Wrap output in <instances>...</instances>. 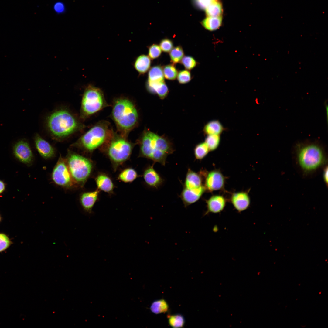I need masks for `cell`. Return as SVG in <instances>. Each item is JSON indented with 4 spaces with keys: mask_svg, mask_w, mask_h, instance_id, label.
Here are the masks:
<instances>
[{
    "mask_svg": "<svg viewBox=\"0 0 328 328\" xmlns=\"http://www.w3.org/2000/svg\"><path fill=\"white\" fill-rule=\"evenodd\" d=\"M295 151L296 164L305 176L313 174L326 166L327 158L325 151L318 143H299Z\"/></svg>",
    "mask_w": 328,
    "mask_h": 328,
    "instance_id": "cell-1",
    "label": "cell"
},
{
    "mask_svg": "<svg viewBox=\"0 0 328 328\" xmlns=\"http://www.w3.org/2000/svg\"><path fill=\"white\" fill-rule=\"evenodd\" d=\"M140 149L142 156L163 166L165 165L168 156L175 151L167 138L149 130H146L142 135Z\"/></svg>",
    "mask_w": 328,
    "mask_h": 328,
    "instance_id": "cell-2",
    "label": "cell"
},
{
    "mask_svg": "<svg viewBox=\"0 0 328 328\" xmlns=\"http://www.w3.org/2000/svg\"><path fill=\"white\" fill-rule=\"evenodd\" d=\"M47 124L51 135L57 139L67 137L82 126L70 112L64 109L52 113L47 118Z\"/></svg>",
    "mask_w": 328,
    "mask_h": 328,
    "instance_id": "cell-3",
    "label": "cell"
},
{
    "mask_svg": "<svg viewBox=\"0 0 328 328\" xmlns=\"http://www.w3.org/2000/svg\"><path fill=\"white\" fill-rule=\"evenodd\" d=\"M112 114L118 128L125 134L133 129L138 121V114L135 107L126 98H119L115 101Z\"/></svg>",
    "mask_w": 328,
    "mask_h": 328,
    "instance_id": "cell-4",
    "label": "cell"
},
{
    "mask_svg": "<svg viewBox=\"0 0 328 328\" xmlns=\"http://www.w3.org/2000/svg\"><path fill=\"white\" fill-rule=\"evenodd\" d=\"M66 161L74 183L82 185L91 173L92 168L91 162L87 158L70 151Z\"/></svg>",
    "mask_w": 328,
    "mask_h": 328,
    "instance_id": "cell-5",
    "label": "cell"
},
{
    "mask_svg": "<svg viewBox=\"0 0 328 328\" xmlns=\"http://www.w3.org/2000/svg\"><path fill=\"white\" fill-rule=\"evenodd\" d=\"M108 125L104 123L96 124L83 135L73 144L89 151H92L102 145L110 136Z\"/></svg>",
    "mask_w": 328,
    "mask_h": 328,
    "instance_id": "cell-6",
    "label": "cell"
},
{
    "mask_svg": "<svg viewBox=\"0 0 328 328\" xmlns=\"http://www.w3.org/2000/svg\"><path fill=\"white\" fill-rule=\"evenodd\" d=\"M106 105L103 93L99 88L91 85L85 88L82 99L80 116L84 118L102 109Z\"/></svg>",
    "mask_w": 328,
    "mask_h": 328,
    "instance_id": "cell-7",
    "label": "cell"
},
{
    "mask_svg": "<svg viewBox=\"0 0 328 328\" xmlns=\"http://www.w3.org/2000/svg\"><path fill=\"white\" fill-rule=\"evenodd\" d=\"M51 178L56 184L66 188L72 187L74 183L66 160L61 156L53 169Z\"/></svg>",
    "mask_w": 328,
    "mask_h": 328,
    "instance_id": "cell-8",
    "label": "cell"
},
{
    "mask_svg": "<svg viewBox=\"0 0 328 328\" xmlns=\"http://www.w3.org/2000/svg\"><path fill=\"white\" fill-rule=\"evenodd\" d=\"M132 149L131 144L121 138H116L111 143L108 150L110 157L118 162H123L130 155Z\"/></svg>",
    "mask_w": 328,
    "mask_h": 328,
    "instance_id": "cell-9",
    "label": "cell"
},
{
    "mask_svg": "<svg viewBox=\"0 0 328 328\" xmlns=\"http://www.w3.org/2000/svg\"><path fill=\"white\" fill-rule=\"evenodd\" d=\"M204 186L209 192L221 190L224 187L225 178L219 170H214L205 174Z\"/></svg>",
    "mask_w": 328,
    "mask_h": 328,
    "instance_id": "cell-10",
    "label": "cell"
},
{
    "mask_svg": "<svg viewBox=\"0 0 328 328\" xmlns=\"http://www.w3.org/2000/svg\"><path fill=\"white\" fill-rule=\"evenodd\" d=\"M13 153L20 162L29 165L32 162L33 156L29 143L26 141L21 140L17 142L13 149Z\"/></svg>",
    "mask_w": 328,
    "mask_h": 328,
    "instance_id": "cell-11",
    "label": "cell"
},
{
    "mask_svg": "<svg viewBox=\"0 0 328 328\" xmlns=\"http://www.w3.org/2000/svg\"><path fill=\"white\" fill-rule=\"evenodd\" d=\"M206 191L204 186L196 189H190L184 187L180 195L185 207L197 201Z\"/></svg>",
    "mask_w": 328,
    "mask_h": 328,
    "instance_id": "cell-12",
    "label": "cell"
},
{
    "mask_svg": "<svg viewBox=\"0 0 328 328\" xmlns=\"http://www.w3.org/2000/svg\"><path fill=\"white\" fill-rule=\"evenodd\" d=\"M34 143L37 151L43 158L48 159L55 155V151L53 147L39 135L37 134L35 136Z\"/></svg>",
    "mask_w": 328,
    "mask_h": 328,
    "instance_id": "cell-13",
    "label": "cell"
},
{
    "mask_svg": "<svg viewBox=\"0 0 328 328\" xmlns=\"http://www.w3.org/2000/svg\"><path fill=\"white\" fill-rule=\"evenodd\" d=\"M226 200L222 196L214 195L206 200L207 210L204 215L209 213H218L222 212L226 205Z\"/></svg>",
    "mask_w": 328,
    "mask_h": 328,
    "instance_id": "cell-14",
    "label": "cell"
},
{
    "mask_svg": "<svg viewBox=\"0 0 328 328\" xmlns=\"http://www.w3.org/2000/svg\"><path fill=\"white\" fill-rule=\"evenodd\" d=\"M231 203L239 212L247 209L250 204V199L246 192H239L233 193L231 198Z\"/></svg>",
    "mask_w": 328,
    "mask_h": 328,
    "instance_id": "cell-15",
    "label": "cell"
},
{
    "mask_svg": "<svg viewBox=\"0 0 328 328\" xmlns=\"http://www.w3.org/2000/svg\"><path fill=\"white\" fill-rule=\"evenodd\" d=\"M143 177L146 183L154 188L158 189L164 182L163 179L154 169L153 166L149 167L145 170Z\"/></svg>",
    "mask_w": 328,
    "mask_h": 328,
    "instance_id": "cell-16",
    "label": "cell"
},
{
    "mask_svg": "<svg viewBox=\"0 0 328 328\" xmlns=\"http://www.w3.org/2000/svg\"><path fill=\"white\" fill-rule=\"evenodd\" d=\"M201 175V172L196 173L189 168L186 175L183 187L188 189H196L203 186Z\"/></svg>",
    "mask_w": 328,
    "mask_h": 328,
    "instance_id": "cell-17",
    "label": "cell"
},
{
    "mask_svg": "<svg viewBox=\"0 0 328 328\" xmlns=\"http://www.w3.org/2000/svg\"><path fill=\"white\" fill-rule=\"evenodd\" d=\"M99 191L85 192L82 193L80 197V204L86 212L90 213L96 201Z\"/></svg>",
    "mask_w": 328,
    "mask_h": 328,
    "instance_id": "cell-18",
    "label": "cell"
},
{
    "mask_svg": "<svg viewBox=\"0 0 328 328\" xmlns=\"http://www.w3.org/2000/svg\"><path fill=\"white\" fill-rule=\"evenodd\" d=\"M146 87L148 91L153 94H157L161 99L164 98L169 92L168 87L164 81L156 82H148Z\"/></svg>",
    "mask_w": 328,
    "mask_h": 328,
    "instance_id": "cell-19",
    "label": "cell"
},
{
    "mask_svg": "<svg viewBox=\"0 0 328 328\" xmlns=\"http://www.w3.org/2000/svg\"><path fill=\"white\" fill-rule=\"evenodd\" d=\"M151 64V61L149 57L143 54L136 59L134 62V67L138 73L143 74L149 70Z\"/></svg>",
    "mask_w": 328,
    "mask_h": 328,
    "instance_id": "cell-20",
    "label": "cell"
},
{
    "mask_svg": "<svg viewBox=\"0 0 328 328\" xmlns=\"http://www.w3.org/2000/svg\"><path fill=\"white\" fill-rule=\"evenodd\" d=\"M224 129L220 121L218 120H214L209 121L205 125L203 131L207 135H220Z\"/></svg>",
    "mask_w": 328,
    "mask_h": 328,
    "instance_id": "cell-21",
    "label": "cell"
},
{
    "mask_svg": "<svg viewBox=\"0 0 328 328\" xmlns=\"http://www.w3.org/2000/svg\"><path fill=\"white\" fill-rule=\"evenodd\" d=\"M222 16L217 17L208 16L202 22L203 26L210 31H214L218 29L221 26Z\"/></svg>",
    "mask_w": 328,
    "mask_h": 328,
    "instance_id": "cell-22",
    "label": "cell"
},
{
    "mask_svg": "<svg viewBox=\"0 0 328 328\" xmlns=\"http://www.w3.org/2000/svg\"><path fill=\"white\" fill-rule=\"evenodd\" d=\"M164 81L162 68L159 65L155 66L149 70L148 75V82H156Z\"/></svg>",
    "mask_w": 328,
    "mask_h": 328,
    "instance_id": "cell-23",
    "label": "cell"
},
{
    "mask_svg": "<svg viewBox=\"0 0 328 328\" xmlns=\"http://www.w3.org/2000/svg\"><path fill=\"white\" fill-rule=\"evenodd\" d=\"M96 183L98 188L105 192L111 191L113 188V184L111 179L104 175L98 176L96 178Z\"/></svg>",
    "mask_w": 328,
    "mask_h": 328,
    "instance_id": "cell-24",
    "label": "cell"
},
{
    "mask_svg": "<svg viewBox=\"0 0 328 328\" xmlns=\"http://www.w3.org/2000/svg\"><path fill=\"white\" fill-rule=\"evenodd\" d=\"M208 16L217 17L221 15L223 12L221 2L218 0H215L205 9Z\"/></svg>",
    "mask_w": 328,
    "mask_h": 328,
    "instance_id": "cell-25",
    "label": "cell"
},
{
    "mask_svg": "<svg viewBox=\"0 0 328 328\" xmlns=\"http://www.w3.org/2000/svg\"><path fill=\"white\" fill-rule=\"evenodd\" d=\"M169 306L166 301L161 299L154 301L151 304L150 309L151 311L155 314H159L167 312Z\"/></svg>",
    "mask_w": 328,
    "mask_h": 328,
    "instance_id": "cell-26",
    "label": "cell"
},
{
    "mask_svg": "<svg viewBox=\"0 0 328 328\" xmlns=\"http://www.w3.org/2000/svg\"><path fill=\"white\" fill-rule=\"evenodd\" d=\"M209 150L205 142L200 143L197 145L194 149V155L195 158L201 160L208 154Z\"/></svg>",
    "mask_w": 328,
    "mask_h": 328,
    "instance_id": "cell-27",
    "label": "cell"
},
{
    "mask_svg": "<svg viewBox=\"0 0 328 328\" xmlns=\"http://www.w3.org/2000/svg\"><path fill=\"white\" fill-rule=\"evenodd\" d=\"M220 141V135H207L205 142L206 144L210 151L215 150L219 146Z\"/></svg>",
    "mask_w": 328,
    "mask_h": 328,
    "instance_id": "cell-28",
    "label": "cell"
},
{
    "mask_svg": "<svg viewBox=\"0 0 328 328\" xmlns=\"http://www.w3.org/2000/svg\"><path fill=\"white\" fill-rule=\"evenodd\" d=\"M184 56V51L180 46L174 47L170 52L171 61L174 64L180 63Z\"/></svg>",
    "mask_w": 328,
    "mask_h": 328,
    "instance_id": "cell-29",
    "label": "cell"
},
{
    "mask_svg": "<svg viewBox=\"0 0 328 328\" xmlns=\"http://www.w3.org/2000/svg\"><path fill=\"white\" fill-rule=\"evenodd\" d=\"M174 64H168L162 68L164 77L167 80H174L177 77L178 72Z\"/></svg>",
    "mask_w": 328,
    "mask_h": 328,
    "instance_id": "cell-30",
    "label": "cell"
},
{
    "mask_svg": "<svg viewBox=\"0 0 328 328\" xmlns=\"http://www.w3.org/2000/svg\"><path fill=\"white\" fill-rule=\"evenodd\" d=\"M168 323L169 325L173 328H181L184 325L185 319L183 316L181 315L176 314L169 316Z\"/></svg>",
    "mask_w": 328,
    "mask_h": 328,
    "instance_id": "cell-31",
    "label": "cell"
},
{
    "mask_svg": "<svg viewBox=\"0 0 328 328\" xmlns=\"http://www.w3.org/2000/svg\"><path fill=\"white\" fill-rule=\"evenodd\" d=\"M137 176L136 172L133 169L128 168L123 171L119 175V179L125 182H131Z\"/></svg>",
    "mask_w": 328,
    "mask_h": 328,
    "instance_id": "cell-32",
    "label": "cell"
},
{
    "mask_svg": "<svg viewBox=\"0 0 328 328\" xmlns=\"http://www.w3.org/2000/svg\"><path fill=\"white\" fill-rule=\"evenodd\" d=\"M180 63L187 70H191L194 68L197 64V62L192 56H184Z\"/></svg>",
    "mask_w": 328,
    "mask_h": 328,
    "instance_id": "cell-33",
    "label": "cell"
},
{
    "mask_svg": "<svg viewBox=\"0 0 328 328\" xmlns=\"http://www.w3.org/2000/svg\"><path fill=\"white\" fill-rule=\"evenodd\" d=\"M12 242L5 234L0 233V253L7 249Z\"/></svg>",
    "mask_w": 328,
    "mask_h": 328,
    "instance_id": "cell-34",
    "label": "cell"
},
{
    "mask_svg": "<svg viewBox=\"0 0 328 328\" xmlns=\"http://www.w3.org/2000/svg\"><path fill=\"white\" fill-rule=\"evenodd\" d=\"M177 79L179 82L181 84H185L189 82L191 79L190 72L188 70H183L178 73Z\"/></svg>",
    "mask_w": 328,
    "mask_h": 328,
    "instance_id": "cell-35",
    "label": "cell"
},
{
    "mask_svg": "<svg viewBox=\"0 0 328 328\" xmlns=\"http://www.w3.org/2000/svg\"><path fill=\"white\" fill-rule=\"evenodd\" d=\"M162 53V50L159 46L156 44L151 45L149 48L148 55L152 59L158 58Z\"/></svg>",
    "mask_w": 328,
    "mask_h": 328,
    "instance_id": "cell-36",
    "label": "cell"
},
{
    "mask_svg": "<svg viewBox=\"0 0 328 328\" xmlns=\"http://www.w3.org/2000/svg\"><path fill=\"white\" fill-rule=\"evenodd\" d=\"M161 50L165 52H169L173 48V41L170 39L165 38L162 39L159 43V45Z\"/></svg>",
    "mask_w": 328,
    "mask_h": 328,
    "instance_id": "cell-37",
    "label": "cell"
},
{
    "mask_svg": "<svg viewBox=\"0 0 328 328\" xmlns=\"http://www.w3.org/2000/svg\"><path fill=\"white\" fill-rule=\"evenodd\" d=\"M215 0H193L195 5L201 9L206 8Z\"/></svg>",
    "mask_w": 328,
    "mask_h": 328,
    "instance_id": "cell-38",
    "label": "cell"
},
{
    "mask_svg": "<svg viewBox=\"0 0 328 328\" xmlns=\"http://www.w3.org/2000/svg\"><path fill=\"white\" fill-rule=\"evenodd\" d=\"M54 11L58 14L63 13L66 11V6L61 1L56 2L53 6Z\"/></svg>",
    "mask_w": 328,
    "mask_h": 328,
    "instance_id": "cell-39",
    "label": "cell"
},
{
    "mask_svg": "<svg viewBox=\"0 0 328 328\" xmlns=\"http://www.w3.org/2000/svg\"><path fill=\"white\" fill-rule=\"evenodd\" d=\"M323 172V179L325 183L327 185L328 182V168L327 166H325L324 167Z\"/></svg>",
    "mask_w": 328,
    "mask_h": 328,
    "instance_id": "cell-40",
    "label": "cell"
},
{
    "mask_svg": "<svg viewBox=\"0 0 328 328\" xmlns=\"http://www.w3.org/2000/svg\"><path fill=\"white\" fill-rule=\"evenodd\" d=\"M5 189V185L4 183L0 180V194L2 193Z\"/></svg>",
    "mask_w": 328,
    "mask_h": 328,
    "instance_id": "cell-41",
    "label": "cell"
},
{
    "mask_svg": "<svg viewBox=\"0 0 328 328\" xmlns=\"http://www.w3.org/2000/svg\"><path fill=\"white\" fill-rule=\"evenodd\" d=\"M1 220H2V217H1V215L0 214V222H1Z\"/></svg>",
    "mask_w": 328,
    "mask_h": 328,
    "instance_id": "cell-42",
    "label": "cell"
}]
</instances>
